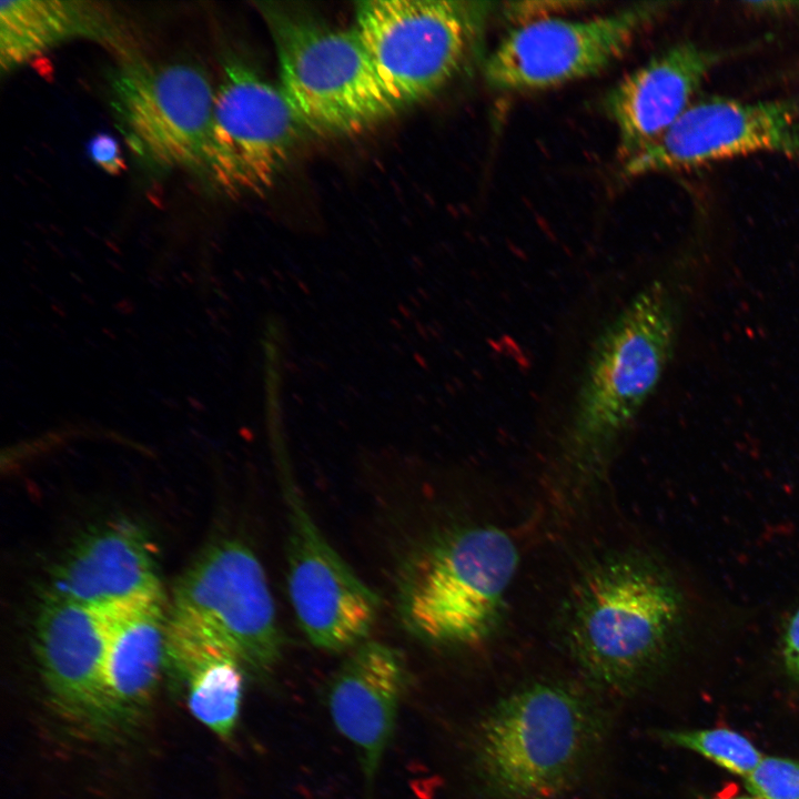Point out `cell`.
I'll use <instances>...</instances> for the list:
<instances>
[{
	"label": "cell",
	"instance_id": "3957f363",
	"mask_svg": "<svg viewBox=\"0 0 799 799\" xmlns=\"http://www.w3.org/2000/svg\"><path fill=\"white\" fill-rule=\"evenodd\" d=\"M679 619V597L656 567L630 556L605 559L570 596L568 645L597 686L630 695L663 658Z\"/></svg>",
	"mask_w": 799,
	"mask_h": 799
},
{
	"label": "cell",
	"instance_id": "5bb4252c",
	"mask_svg": "<svg viewBox=\"0 0 799 799\" xmlns=\"http://www.w3.org/2000/svg\"><path fill=\"white\" fill-rule=\"evenodd\" d=\"M735 51L675 44L620 79L605 95L623 163L658 140L691 104L712 69Z\"/></svg>",
	"mask_w": 799,
	"mask_h": 799
},
{
	"label": "cell",
	"instance_id": "9c48e42d",
	"mask_svg": "<svg viewBox=\"0 0 799 799\" xmlns=\"http://www.w3.org/2000/svg\"><path fill=\"white\" fill-rule=\"evenodd\" d=\"M168 618L222 644L244 669L265 674L281 658L283 637L266 575L239 540L214 544L188 568Z\"/></svg>",
	"mask_w": 799,
	"mask_h": 799
},
{
	"label": "cell",
	"instance_id": "8fae6325",
	"mask_svg": "<svg viewBox=\"0 0 799 799\" xmlns=\"http://www.w3.org/2000/svg\"><path fill=\"white\" fill-rule=\"evenodd\" d=\"M762 152L799 163L798 99L694 102L658 140L624 162L623 172L634 178Z\"/></svg>",
	"mask_w": 799,
	"mask_h": 799
},
{
	"label": "cell",
	"instance_id": "6da1fadb",
	"mask_svg": "<svg viewBox=\"0 0 799 799\" xmlns=\"http://www.w3.org/2000/svg\"><path fill=\"white\" fill-rule=\"evenodd\" d=\"M609 718L594 694L559 680L507 694L474 725L469 763L482 799H559L585 779Z\"/></svg>",
	"mask_w": 799,
	"mask_h": 799
},
{
	"label": "cell",
	"instance_id": "d6986e66",
	"mask_svg": "<svg viewBox=\"0 0 799 799\" xmlns=\"http://www.w3.org/2000/svg\"><path fill=\"white\" fill-rule=\"evenodd\" d=\"M166 663L188 685L192 715L215 736L229 740L240 715L244 667L222 644L199 633L173 629L166 637Z\"/></svg>",
	"mask_w": 799,
	"mask_h": 799
},
{
	"label": "cell",
	"instance_id": "7c38bea8",
	"mask_svg": "<svg viewBox=\"0 0 799 799\" xmlns=\"http://www.w3.org/2000/svg\"><path fill=\"white\" fill-rule=\"evenodd\" d=\"M287 589L296 618L317 648L343 651L368 635L380 610L378 596L328 544L299 490L286 484Z\"/></svg>",
	"mask_w": 799,
	"mask_h": 799
},
{
	"label": "cell",
	"instance_id": "7a4b0ae2",
	"mask_svg": "<svg viewBox=\"0 0 799 799\" xmlns=\"http://www.w3.org/2000/svg\"><path fill=\"white\" fill-rule=\"evenodd\" d=\"M680 317L675 291L657 279L600 331L566 427V448L578 463L604 458L633 426L672 357Z\"/></svg>",
	"mask_w": 799,
	"mask_h": 799
},
{
	"label": "cell",
	"instance_id": "603a6c76",
	"mask_svg": "<svg viewBox=\"0 0 799 799\" xmlns=\"http://www.w3.org/2000/svg\"><path fill=\"white\" fill-rule=\"evenodd\" d=\"M783 659L789 672L799 679V608L791 616L786 628Z\"/></svg>",
	"mask_w": 799,
	"mask_h": 799
},
{
	"label": "cell",
	"instance_id": "52a82bcc",
	"mask_svg": "<svg viewBox=\"0 0 799 799\" xmlns=\"http://www.w3.org/2000/svg\"><path fill=\"white\" fill-rule=\"evenodd\" d=\"M215 87L190 61L151 62L134 54L109 80L110 105L128 145L154 169L203 175Z\"/></svg>",
	"mask_w": 799,
	"mask_h": 799
},
{
	"label": "cell",
	"instance_id": "8992f818",
	"mask_svg": "<svg viewBox=\"0 0 799 799\" xmlns=\"http://www.w3.org/2000/svg\"><path fill=\"white\" fill-rule=\"evenodd\" d=\"M488 1L367 0L355 26L398 110L443 90L477 53L494 11Z\"/></svg>",
	"mask_w": 799,
	"mask_h": 799
},
{
	"label": "cell",
	"instance_id": "2e32d148",
	"mask_svg": "<svg viewBox=\"0 0 799 799\" xmlns=\"http://www.w3.org/2000/svg\"><path fill=\"white\" fill-rule=\"evenodd\" d=\"M107 613L104 706L112 735L135 727L151 706L166 663L168 616L163 594Z\"/></svg>",
	"mask_w": 799,
	"mask_h": 799
},
{
	"label": "cell",
	"instance_id": "44dd1931",
	"mask_svg": "<svg viewBox=\"0 0 799 799\" xmlns=\"http://www.w3.org/2000/svg\"><path fill=\"white\" fill-rule=\"evenodd\" d=\"M748 790L758 799H799V762L763 757L746 778Z\"/></svg>",
	"mask_w": 799,
	"mask_h": 799
},
{
	"label": "cell",
	"instance_id": "cb8c5ba5",
	"mask_svg": "<svg viewBox=\"0 0 799 799\" xmlns=\"http://www.w3.org/2000/svg\"><path fill=\"white\" fill-rule=\"evenodd\" d=\"M744 4L748 10L769 16H786L799 12L798 1H752Z\"/></svg>",
	"mask_w": 799,
	"mask_h": 799
},
{
	"label": "cell",
	"instance_id": "7402d4cb",
	"mask_svg": "<svg viewBox=\"0 0 799 799\" xmlns=\"http://www.w3.org/2000/svg\"><path fill=\"white\" fill-rule=\"evenodd\" d=\"M88 153L93 163L104 172L117 175L125 169L117 140L108 133H98L88 143Z\"/></svg>",
	"mask_w": 799,
	"mask_h": 799
},
{
	"label": "cell",
	"instance_id": "e0dca14e",
	"mask_svg": "<svg viewBox=\"0 0 799 799\" xmlns=\"http://www.w3.org/2000/svg\"><path fill=\"white\" fill-rule=\"evenodd\" d=\"M162 594L155 562L142 533L114 525L87 537L58 566L47 593L108 610Z\"/></svg>",
	"mask_w": 799,
	"mask_h": 799
},
{
	"label": "cell",
	"instance_id": "9a60e30c",
	"mask_svg": "<svg viewBox=\"0 0 799 799\" xmlns=\"http://www.w3.org/2000/svg\"><path fill=\"white\" fill-rule=\"evenodd\" d=\"M407 678L400 651L375 640L355 646L331 678L327 701L332 719L355 747L367 785L392 738Z\"/></svg>",
	"mask_w": 799,
	"mask_h": 799
},
{
	"label": "cell",
	"instance_id": "d4e9b609",
	"mask_svg": "<svg viewBox=\"0 0 799 799\" xmlns=\"http://www.w3.org/2000/svg\"><path fill=\"white\" fill-rule=\"evenodd\" d=\"M715 799H758V798H756V797H744V796H736V797L727 796V797H718V798H715Z\"/></svg>",
	"mask_w": 799,
	"mask_h": 799
},
{
	"label": "cell",
	"instance_id": "4fadbf2b",
	"mask_svg": "<svg viewBox=\"0 0 799 799\" xmlns=\"http://www.w3.org/2000/svg\"><path fill=\"white\" fill-rule=\"evenodd\" d=\"M107 610L45 595L36 621V650L49 704L68 724L109 736L104 666Z\"/></svg>",
	"mask_w": 799,
	"mask_h": 799
},
{
	"label": "cell",
	"instance_id": "277c9868",
	"mask_svg": "<svg viewBox=\"0 0 799 799\" xmlns=\"http://www.w3.org/2000/svg\"><path fill=\"white\" fill-rule=\"evenodd\" d=\"M518 565L514 539L495 526L446 533L415 552L398 585L402 621L418 638L469 646L496 626Z\"/></svg>",
	"mask_w": 799,
	"mask_h": 799
},
{
	"label": "cell",
	"instance_id": "ba28073f",
	"mask_svg": "<svg viewBox=\"0 0 799 799\" xmlns=\"http://www.w3.org/2000/svg\"><path fill=\"white\" fill-rule=\"evenodd\" d=\"M215 87L203 175L230 196L273 188L306 129L282 92L239 58Z\"/></svg>",
	"mask_w": 799,
	"mask_h": 799
},
{
	"label": "cell",
	"instance_id": "ac0fdd59",
	"mask_svg": "<svg viewBox=\"0 0 799 799\" xmlns=\"http://www.w3.org/2000/svg\"><path fill=\"white\" fill-rule=\"evenodd\" d=\"M123 21L93 1L3 0L0 3V67L11 72L73 39H89L128 53Z\"/></svg>",
	"mask_w": 799,
	"mask_h": 799
},
{
	"label": "cell",
	"instance_id": "ffe728a7",
	"mask_svg": "<svg viewBox=\"0 0 799 799\" xmlns=\"http://www.w3.org/2000/svg\"><path fill=\"white\" fill-rule=\"evenodd\" d=\"M664 737L669 742L696 751L745 778L763 758L747 738L730 729L667 731Z\"/></svg>",
	"mask_w": 799,
	"mask_h": 799
},
{
	"label": "cell",
	"instance_id": "5b68a950",
	"mask_svg": "<svg viewBox=\"0 0 799 799\" xmlns=\"http://www.w3.org/2000/svg\"><path fill=\"white\" fill-rule=\"evenodd\" d=\"M279 63L280 88L309 131L354 134L400 110L355 29L280 2H257Z\"/></svg>",
	"mask_w": 799,
	"mask_h": 799
},
{
	"label": "cell",
	"instance_id": "30bf717a",
	"mask_svg": "<svg viewBox=\"0 0 799 799\" xmlns=\"http://www.w3.org/2000/svg\"><path fill=\"white\" fill-rule=\"evenodd\" d=\"M666 7L640 2L595 18L543 16L518 23L484 61V78L497 91L517 93L596 75L619 60Z\"/></svg>",
	"mask_w": 799,
	"mask_h": 799
}]
</instances>
